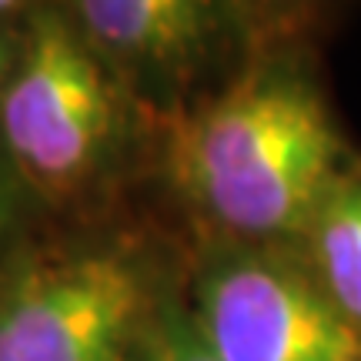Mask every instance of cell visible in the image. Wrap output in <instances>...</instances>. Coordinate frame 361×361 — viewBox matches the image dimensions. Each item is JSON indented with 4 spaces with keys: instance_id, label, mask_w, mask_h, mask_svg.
Returning <instances> with one entry per match:
<instances>
[{
    "instance_id": "6da1fadb",
    "label": "cell",
    "mask_w": 361,
    "mask_h": 361,
    "mask_svg": "<svg viewBox=\"0 0 361 361\" xmlns=\"http://www.w3.org/2000/svg\"><path fill=\"white\" fill-rule=\"evenodd\" d=\"M154 157L201 234L298 245L361 168L298 47L278 44L224 87L161 117Z\"/></svg>"
},
{
    "instance_id": "7a4b0ae2",
    "label": "cell",
    "mask_w": 361,
    "mask_h": 361,
    "mask_svg": "<svg viewBox=\"0 0 361 361\" xmlns=\"http://www.w3.org/2000/svg\"><path fill=\"white\" fill-rule=\"evenodd\" d=\"M154 128L64 4H34L24 57L0 97V151L44 218L104 197L141 144L154 147Z\"/></svg>"
},
{
    "instance_id": "3957f363",
    "label": "cell",
    "mask_w": 361,
    "mask_h": 361,
    "mask_svg": "<svg viewBox=\"0 0 361 361\" xmlns=\"http://www.w3.org/2000/svg\"><path fill=\"white\" fill-rule=\"evenodd\" d=\"M178 278L130 234H37L0 274V361H130Z\"/></svg>"
},
{
    "instance_id": "277c9868",
    "label": "cell",
    "mask_w": 361,
    "mask_h": 361,
    "mask_svg": "<svg viewBox=\"0 0 361 361\" xmlns=\"http://www.w3.org/2000/svg\"><path fill=\"white\" fill-rule=\"evenodd\" d=\"M64 11L154 121L224 87L301 20L234 0H74Z\"/></svg>"
},
{
    "instance_id": "5b68a950",
    "label": "cell",
    "mask_w": 361,
    "mask_h": 361,
    "mask_svg": "<svg viewBox=\"0 0 361 361\" xmlns=\"http://www.w3.org/2000/svg\"><path fill=\"white\" fill-rule=\"evenodd\" d=\"M184 298L218 361H361V328L324 295L298 245L201 234Z\"/></svg>"
},
{
    "instance_id": "8992f818",
    "label": "cell",
    "mask_w": 361,
    "mask_h": 361,
    "mask_svg": "<svg viewBox=\"0 0 361 361\" xmlns=\"http://www.w3.org/2000/svg\"><path fill=\"white\" fill-rule=\"evenodd\" d=\"M298 251L335 308L361 328V168L328 194Z\"/></svg>"
},
{
    "instance_id": "52a82bcc",
    "label": "cell",
    "mask_w": 361,
    "mask_h": 361,
    "mask_svg": "<svg viewBox=\"0 0 361 361\" xmlns=\"http://www.w3.org/2000/svg\"><path fill=\"white\" fill-rule=\"evenodd\" d=\"M130 361H218L214 351L204 345V338L188 311L184 271L164 291L154 314L147 318L137 345L130 351Z\"/></svg>"
},
{
    "instance_id": "ba28073f",
    "label": "cell",
    "mask_w": 361,
    "mask_h": 361,
    "mask_svg": "<svg viewBox=\"0 0 361 361\" xmlns=\"http://www.w3.org/2000/svg\"><path fill=\"white\" fill-rule=\"evenodd\" d=\"M40 221H44V211L37 207V201L30 197V191L13 174L11 161L0 151V274L40 234Z\"/></svg>"
},
{
    "instance_id": "9c48e42d",
    "label": "cell",
    "mask_w": 361,
    "mask_h": 361,
    "mask_svg": "<svg viewBox=\"0 0 361 361\" xmlns=\"http://www.w3.org/2000/svg\"><path fill=\"white\" fill-rule=\"evenodd\" d=\"M30 11H34V4H0V97L24 57Z\"/></svg>"
}]
</instances>
